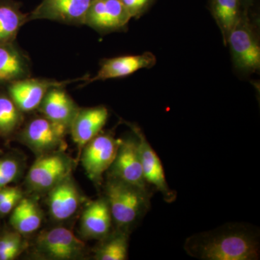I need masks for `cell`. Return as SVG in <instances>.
I'll list each match as a JSON object with an SVG mask.
<instances>
[{"label":"cell","mask_w":260,"mask_h":260,"mask_svg":"<svg viewBox=\"0 0 260 260\" xmlns=\"http://www.w3.org/2000/svg\"><path fill=\"white\" fill-rule=\"evenodd\" d=\"M185 249L191 256L204 260H254L259 256L257 234L242 225H228L193 236L186 240Z\"/></svg>","instance_id":"1"},{"label":"cell","mask_w":260,"mask_h":260,"mask_svg":"<svg viewBox=\"0 0 260 260\" xmlns=\"http://www.w3.org/2000/svg\"><path fill=\"white\" fill-rule=\"evenodd\" d=\"M150 194L149 190L108 178L104 198L117 229L129 233L139 223L150 208Z\"/></svg>","instance_id":"2"},{"label":"cell","mask_w":260,"mask_h":260,"mask_svg":"<svg viewBox=\"0 0 260 260\" xmlns=\"http://www.w3.org/2000/svg\"><path fill=\"white\" fill-rule=\"evenodd\" d=\"M70 133L66 126L45 116H37L26 123L19 133V139L38 156L52 152L64 151L65 137Z\"/></svg>","instance_id":"3"},{"label":"cell","mask_w":260,"mask_h":260,"mask_svg":"<svg viewBox=\"0 0 260 260\" xmlns=\"http://www.w3.org/2000/svg\"><path fill=\"white\" fill-rule=\"evenodd\" d=\"M73 159L64 151L39 155L27 174L25 184L34 192H48L68 176L73 169Z\"/></svg>","instance_id":"4"},{"label":"cell","mask_w":260,"mask_h":260,"mask_svg":"<svg viewBox=\"0 0 260 260\" xmlns=\"http://www.w3.org/2000/svg\"><path fill=\"white\" fill-rule=\"evenodd\" d=\"M120 144L109 133H99L83 147L82 165L88 177L95 184H100L104 173L114 162Z\"/></svg>","instance_id":"5"},{"label":"cell","mask_w":260,"mask_h":260,"mask_svg":"<svg viewBox=\"0 0 260 260\" xmlns=\"http://www.w3.org/2000/svg\"><path fill=\"white\" fill-rule=\"evenodd\" d=\"M226 41L236 67L245 72L259 69L260 47L257 38L245 17H241L237 25L229 32Z\"/></svg>","instance_id":"6"},{"label":"cell","mask_w":260,"mask_h":260,"mask_svg":"<svg viewBox=\"0 0 260 260\" xmlns=\"http://www.w3.org/2000/svg\"><path fill=\"white\" fill-rule=\"evenodd\" d=\"M37 251L47 259L69 260L83 256L85 244L73 232L64 227H56L43 232L37 238Z\"/></svg>","instance_id":"7"},{"label":"cell","mask_w":260,"mask_h":260,"mask_svg":"<svg viewBox=\"0 0 260 260\" xmlns=\"http://www.w3.org/2000/svg\"><path fill=\"white\" fill-rule=\"evenodd\" d=\"M88 76L78 79L58 80L46 78H32L30 77L18 80L5 87L10 97L19 109L23 113L30 112L38 109L43 99L51 88L66 86L78 81H85Z\"/></svg>","instance_id":"8"},{"label":"cell","mask_w":260,"mask_h":260,"mask_svg":"<svg viewBox=\"0 0 260 260\" xmlns=\"http://www.w3.org/2000/svg\"><path fill=\"white\" fill-rule=\"evenodd\" d=\"M109 177L148 190L143 174L139 146L136 136L120 139V144L114 162L109 168Z\"/></svg>","instance_id":"9"},{"label":"cell","mask_w":260,"mask_h":260,"mask_svg":"<svg viewBox=\"0 0 260 260\" xmlns=\"http://www.w3.org/2000/svg\"><path fill=\"white\" fill-rule=\"evenodd\" d=\"M93 0H42L28 13V20H49L68 25H84Z\"/></svg>","instance_id":"10"},{"label":"cell","mask_w":260,"mask_h":260,"mask_svg":"<svg viewBox=\"0 0 260 260\" xmlns=\"http://www.w3.org/2000/svg\"><path fill=\"white\" fill-rule=\"evenodd\" d=\"M132 18L121 0H93L84 25L101 32L123 29Z\"/></svg>","instance_id":"11"},{"label":"cell","mask_w":260,"mask_h":260,"mask_svg":"<svg viewBox=\"0 0 260 260\" xmlns=\"http://www.w3.org/2000/svg\"><path fill=\"white\" fill-rule=\"evenodd\" d=\"M138 141L140 158L145 181L148 185L161 193L164 200L169 203L175 200L177 194L170 189L160 158L148 143L142 130L136 125H130Z\"/></svg>","instance_id":"12"},{"label":"cell","mask_w":260,"mask_h":260,"mask_svg":"<svg viewBox=\"0 0 260 260\" xmlns=\"http://www.w3.org/2000/svg\"><path fill=\"white\" fill-rule=\"evenodd\" d=\"M156 58L150 52L138 55H126L106 59L101 63L100 69L96 74L88 77L84 81L85 85L94 82L114 78H124L144 68H150L155 65Z\"/></svg>","instance_id":"13"},{"label":"cell","mask_w":260,"mask_h":260,"mask_svg":"<svg viewBox=\"0 0 260 260\" xmlns=\"http://www.w3.org/2000/svg\"><path fill=\"white\" fill-rule=\"evenodd\" d=\"M31 75V61L16 42L0 44V87Z\"/></svg>","instance_id":"14"},{"label":"cell","mask_w":260,"mask_h":260,"mask_svg":"<svg viewBox=\"0 0 260 260\" xmlns=\"http://www.w3.org/2000/svg\"><path fill=\"white\" fill-rule=\"evenodd\" d=\"M79 109L64 86L51 88L38 108L42 116L66 126L69 130Z\"/></svg>","instance_id":"15"},{"label":"cell","mask_w":260,"mask_h":260,"mask_svg":"<svg viewBox=\"0 0 260 260\" xmlns=\"http://www.w3.org/2000/svg\"><path fill=\"white\" fill-rule=\"evenodd\" d=\"M48 205L51 217L56 220L71 218L79 208L82 197L71 175L48 191Z\"/></svg>","instance_id":"16"},{"label":"cell","mask_w":260,"mask_h":260,"mask_svg":"<svg viewBox=\"0 0 260 260\" xmlns=\"http://www.w3.org/2000/svg\"><path fill=\"white\" fill-rule=\"evenodd\" d=\"M109 112L104 106L80 108L70 128L73 141L83 148L102 132L107 123Z\"/></svg>","instance_id":"17"},{"label":"cell","mask_w":260,"mask_h":260,"mask_svg":"<svg viewBox=\"0 0 260 260\" xmlns=\"http://www.w3.org/2000/svg\"><path fill=\"white\" fill-rule=\"evenodd\" d=\"M112 221L107 200L99 198L90 203L84 210L80 229L84 237L102 240L110 233Z\"/></svg>","instance_id":"18"},{"label":"cell","mask_w":260,"mask_h":260,"mask_svg":"<svg viewBox=\"0 0 260 260\" xmlns=\"http://www.w3.org/2000/svg\"><path fill=\"white\" fill-rule=\"evenodd\" d=\"M28 14L15 0H0V44L15 42L20 28L28 23Z\"/></svg>","instance_id":"19"},{"label":"cell","mask_w":260,"mask_h":260,"mask_svg":"<svg viewBox=\"0 0 260 260\" xmlns=\"http://www.w3.org/2000/svg\"><path fill=\"white\" fill-rule=\"evenodd\" d=\"M42 210L32 198H23L13 210L10 224L22 235L37 232L42 223Z\"/></svg>","instance_id":"20"},{"label":"cell","mask_w":260,"mask_h":260,"mask_svg":"<svg viewBox=\"0 0 260 260\" xmlns=\"http://www.w3.org/2000/svg\"><path fill=\"white\" fill-rule=\"evenodd\" d=\"M23 112L13 100L5 87H0V136L14 134L23 122Z\"/></svg>","instance_id":"21"},{"label":"cell","mask_w":260,"mask_h":260,"mask_svg":"<svg viewBox=\"0 0 260 260\" xmlns=\"http://www.w3.org/2000/svg\"><path fill=\"white\" fill-rule=\"evenodd\" d=\"M212 13L226 42L229 32L242 17L240 0H212Z\"/></svg>","instance_id":"22"},{"label":"cell","mask_w":260,"mask_h":260,"mask_svg":"<svg viewBox=\"0 0 260 260\" xmlns=\"http://www.w3.org/2000/svg\"><path fill=\"white\" fill-rule=\"evenodd\" d=\"M128 234L129 233L117 230L102 239L98 246L95 259L98 260H124L127 257Z\"/></svg>","instance_id":"23"},{"label":"cell","mask_w":260,"mask_h":260,"mask_svg":"<svg viewBox=\"0 0 260 260\" xmlns=\"http://www.w3.org/2000/svg\"><path fill=\"white\" fill-rule=\"evenodd\" d=\"M25 249L22 234L16 232H7L0 237V260L15 259Z\"/></svg>","instance_id":"24"},{"label":"cell","mask_w":260,"mask_h":260,"mask_svg":"<svg viewBox=\"0 0 260 260\" xmlns=\"http://www.w3.org/2000/svg\"><path fill=\"white\" fill-rule=\"evenodd\" d=\"M22 172V164L18 159L6 157L0 159V189L16 180Z\"/></svg>","instance_id":"25"},{"label":"cell","mask_w":260,"mask_h":260,"mask_svg":"<svg viewBox=\"0 0 260 260\" xmlns=\"http://www.w3.org/2000/svg\"><path fill=\"white\" fill-rule=\"evenodd\" d=\"M131 18H139L146 11L153 0H121Z\"/></svg>","instance_id":"26"},{"label":"cell","mask_w":260,"mask_h":260,"mask_svg":"<svg viewBox=\"0 0 260 260\" xmlns=\"http://www.w3.org/2000/svg\"><path fill=\"white\" fill-rule=\"evenodd\" d=\"M23 198V191L20 189L18 192L0 203V215H7L13 211Z\"/></svg>","instance_id":"27"},{"label":"cell","mask_w":260,"mask_h":260,"mask_svg":"<svg viewBox=\"0 0 260 260\" xmlns=\"http://www.w3.org/2000/svg\"><path fill=\"white\" fill-rule=\"evenodd\" d=\"M20 190V188L15 187V186H7L4 188H2L0 189V203H3L5 200L8 199L12 195L15 194Z\"/></svg>","instance_id":"28"},{"label":"cell","mask_w":260,"mask_h":260,"mask_svg":"<svg viewBox=\"0 0 260 260\" xmlns=\"http://www.w3.org/2000/svg\"><path fill=\"white\" fill-rule=\"evenodd\" d=\"M246 1H248V2H251V1H253V0H246Z\"/></svg>","instance_id":"29"}]
</instances>
